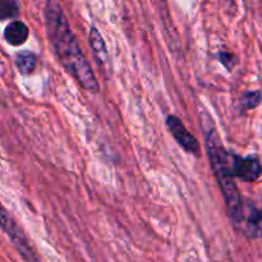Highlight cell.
I'll use <instances>...</instances> for the list:
<instances>
[{
	"instance_id": "2",
	"label": "cell",
	"mask_w": 262,
	"mask_h": 262,
	"mask_svg": "<svg viewBox=\"0 0 262 262\" xmlns=\"http://www.w3.org/2000/svg\"><path fill=\"white\" fill-rule=\"evenodd\" d=\"M201 115V127L204 129L205 145H206L210 166H211L214 177L216 178L217 186L222 191L223 200H224L225 207H227L228 217L232 222L233 227H235L237 223L239 222L241 214H242L245 197H242L238 186L235 184L234 178L230 176V152L223 145V141L220 138L216 127H215L214 120L207 112H204Z\"/></svg>"
},
{
	"instance_id": "9",
	"label": "cell",
	"mask_w": 262,
	"mask_h": 262,
	"mask_svg": "<svg viewBox=\"0 0 262 262\" xmlns=\"http://www.w3.org/2000/svg\"><path fill=\"white\" fill-rule=\"evenodd\" d=\"M14 64L22 76H28L33 73L37 67V55L31 51H20L15 54Z\"/></svg>"
},
{
	"instance_id": "1",
	"label": "cell",
	"mask_w": 262,
	"mask_h": 262,
	"mask_svg": "<svg viewBox=\"0 0 262 262\" xmlns=\"http://www.w3.org/2000/svg\"><path fill=\"white\" fill-rule=\"evenodd\" d=\"M43 18L49 42L61 67L83 90L89 92L99 91V81L90 66L89 59L79 48L78 40L69 26L61 5L54 0L46 3Z\"/></svg>"
},
{
	"instance_id": "12",
	"label": "cell",
	"mask_w": 262,
	"mask_h": 262,
	"mask_svg": "<svg viewBox=\"0 0 262 262\" xmlns=\"http://www.w3.org/2000/svg\"><path fill=\"white\" fill-rule=\"evenodd\" d=\"M216 58L223 64V67H225L228 72H232L234 67L237 66V56L233 53H229V51H219L216 54Z\"/></svg>"
},
{
	"instance_id": "11",
	"label": "cell",
	"mask_w": 262,
	"mask_h": 262,
	"mask_svg": "<svg viewBox=\"0 0 262 262\" xmlns=\"http://www.w3.org/2000/svg\"><path fill=\"white\" fill-rule=\"evenodd\" d=\"M19 14V4L13 0H3L0 5V19H13Z\"/></svg>"
},
{
	"instance_id": "8",
	"label": "cell",
	"mask_w": 262,
	"mask_h": 262,
	"mask_svg": "<svg viewBox=\"0 0 262 262\" xmlns=\"http://www.w3.org/2000/svg\"><path fill=\"white\" fill-rule=\"evenodd\" d=\"M89 41H90V46H91L92 51H94V56L96 58V60L99 61L100 64L106 63L107 56H109L106 45H105V41L104 38H102L101 33L99 32V30H97L95 26H91V28H90Z\"/></svg>"
},
{
	"instance_id": "5",
	"label": "cell",
	"mask_w": 262,
	"mask_h": 262,
	"mask_svg": "<svg viewBox=\"0 0 262 262\" xmlns=\"http://www.w3.org/2000/svg\"><path fill=\"white\" fill-rule=\"evenodd\" d=\"M238 233H242L246 238L257 239L262 237V209L256 206L250 199H245L239 222L234 227Z\"/></svg>"
},
{
	"instance_id": "6",
	"label": "cell",
	"mask_w": 262,
	"mask_h": 262,
	"mask_svg": "<svg viewBox=\"0 0 262 262\" xmlns=\"http://www.w3.org/2000/svg\"><path fill=\"white\" fill-rule=\"evenodd\" d=\"M165 125L174 140L186 152L200 158L201 156V145L199 140L186 128L181 118L177 115H168L165 119Z\"/></svg>"
},
{
	"instance_id": "7",
	"label": "cell",
	"mask_w": 262,
	"mask_h": 262,
	"mask_svg": "<svg viewBox=\"0 0 262 262\" xmlns=\"http://www.w3.org/2000/svg\"><path fill=\"white\" fill-rule=\"evenodd\" d=\"M30 37V30L22 20H12L4 28V40L10 46H20Z\"/></svg>"
},
{
	"instance_id": "4",
	"label": "cell",
	"mask_w": 262,
	"mask_h": 262,
	"mask_svg": "<svg viewBox=\"0 0 262 262\" xmlns=\"http://www.w3.org/2000/svg\"><path fill=\"white\" fill-rule=\"evenodd\" d=\"M229 171L234 179H239L246 183H253L262 176L261 161L255 155L243 158L237 154L230 152Z\"/></svg>"
},
{
	"instance_id": "10",
	"label": "cell",
	"mask_w": 262,
	"mask_h": 262,
	"mask_svg": "<svg viewBox=\"0 0 262 262\" xmlns=\"http://www.w3.org/2000/svg\"><path fill=\"white\" fill-rule=\"evenodd\" d=\"M262 92L261 91H247L243 92L237 100V110L239 113H246L248 110L255 109L261 104Z\"/></svg>"
},
{
	"instance_id": "3",
	"label": "cell",
	"mask_w": 262,
	"mask_h": 262,
	"mask_svg": "<svg viewBox=\"0 0 262 262\" xmlns=\"http://www.w3.org/2000/svg\"><path fill=\"white\" fill-rule=\"evenodd\" d=\"M2 229L5 234L8 235L10 242L13 243L14 248L17 250V252L19 253V256L22 257V260L25 262H41L38 258L37 253L33 250V247L31 246V243L28 242L27 237L23 233V230L18 227V224L15 223V220L10 216L7 212V210L3 207L2 210Z\"/></svg>"
}]
</instances>
